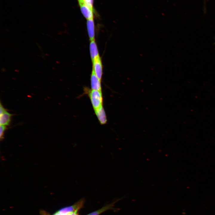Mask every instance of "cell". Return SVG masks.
Instances as JSON below:
<instances>
[{
	"label": "cell",
	"instance_id": "1",
	"mask_svg": "<svg viewBox=\"0 0 215 215\" xmlns=\"http://www.w3.org/2000/svg\"><path fill=\"white\" fill-rule=\"evenodd\" d=\"M87 93L94 110L102 106L103 99L102 91L91 89L88 90Z\"/></svg>",
	"mask_w": 215,
	"mask_h": 215
},
{
	"label": "cell",
	"instance_id": "3",
	"mask_svg": "<svg viewBox=\"0 0 215 215\" xmlns=\"http://www.w3.org/2000/svg\"><path fill=\"white\" fill-rule=\"evenodd\" d=\"M93 70L97 78L101 80L102 75V65L100 57L93 61Z\"/></svg>",
	"mask_w": 215,
	"mask_h": 215
},
{
	"label": "cell",
	"instance_id": "17",
	"mask_svg": "<svg viewBox=\"0 0 215 215\" xmlns=\"http://www.w3.org/2000/svg\"><path fill=\"white\" fill-rule=\"evenodd\" d=\"M78 0L79 3L83 2L84 1L83 0Z\"/></svg>",
	"mask_w": 215,
	"mask_h": 215
},
{
	"label": "cell",
	"instance_id": "7",
	"mask_svg": "<svg viewBox=\"0 0 215 215\" xmlns=\"http://www.w3.org/2000/svg\"><path fill=\"white\" fill-rule=\"evenodd\" d=\"M87 26L90 39V41L95 40V26L93 19L87 20Z\"/></svg>",
	"mask_w": 215,
	"mask_h": 215
},
{
	"label": "cell",
	"instance_id": "16",
	"mask_svg": "<svg viewBox=\"0 0 215 215\" xmlns=\"http://www.w3.org/2000/svg\"><path fill=\"white\" fill-rule=\"evenodd\" d=\"M53 215H68L67 214H64L59 213L58 211L55 213Z\"/></svg>",
	"mask_w": 215,
	"mask_h": 215
},
{
	"label": "cell",
	"instance_id": "10",
	"mask_svg": "<svg viewBox=\"0 0 215 215\" xmlns=\"http://www.w3.org/2000/svg\"><path fill=\"white\" fill-rule=\"evenodd\" d=\"M114 203H112L109 204L106 206H105L98 210L94 211L87 215H99L105 211L112 208Z\"/></svg>",
	"mask_w": 215,
	"mask_h": 215
},
{
	"label": "cell",
	"instance_id": "15",
	"mask_svg": "<svg viewBox=\"0 0 215 215\" xmlns=\"http://www.w3.org/2000/svg\"><path fill=\"white\" fill-rule=\"evenodd\" d=\"M77 211H75L72 213L67 214L68 215H78L77 213Z\"/></svg>",
	"mask_w": 215,
	"mask_h": 215
},
{
	"label": "cell",
	"instance_id": "6",
	"mask_svg": "<svg viewBox=\"0 0 215 215\" xmlns=\"http://www.w3.org/2000/svg\"><path fill=\"white\" fill-rule=\"evenodd\" d=\"M94 111L100 124L101 125L105 124L107 122V119L103 105L95 110Z\"/></svg>",
	"mask_w": 215,
	"mask_h": 215
},
{
	"label": "cell",
	"instance_id": "9",
	"mask_svg": "<svg viewBox=\"0 0 215 215\" xmlns=\"http://www.w3.org/2000/svg\"><path fill=\"white\" fill-rule=\"evenodd\" d=\"M13 115L6 111L0 115V125L7 126L10 125Z\"/></svg>",
	"mask_w": 215,
	"mask_h": 215
},
{
	"label": "cell",
	"instance_id": "14",
	"mask_svg": "<svg viewBox=\"0 0 215 215\" xmlns=\"http://www.w3.org/2000/svg\"><path fill=\"white\" fill-rule=\"evenodd\" d=\"M40 213L42 215H50L48 213L44 211H41Z\"/></svg>",
	"mask_w": 215,
	"mask_h": 215
},
{
	"label": "cell",
	"instance_id": "4",
	"mask_svg": "<svg viewBox=\"0 0 215 215\" xmlns=\"http://www.w3.org/2000/svg\"><path fill=\"white\" fill-rule=\"evenodd\" d=\"M82 14L87 20L93 19V10L89 7L84 1L79 3Z\"/></svg>",
	"mask_w": 215,
	"mask_h": 215
},
{
	"label": "cell",
	"instance_id": "5",
	"mask_svg": "<svg viewBox=\"0 0 215 215\" xmlns=\"http://www.w3.org/2000/svg\"><path fill=\"white\" fill-rule=\"evenodd\" d=\"M90 79L91 89L102 91L101 80L97 78L93 70Z\"/></svg>",
	"mask_w": 215,
	"mask_h": 215
},
{
	"label": "cell",
	"instance_id": "12",
	"mask_svg": "<svg viewBox=\"0 0 215 215\" xmlns=\"http://www.w3.org/2000/svg\"><path fill=\"white\" fill-rule=\"evenodd\" d=\"M85 3L90 8L93 9V0H83Z\"/></svg>",
	"mask_w": 215,
	"mask_h": 215
},
{
	"label": "cell",
	"instance_id": "8",
	"mask_svg": "<svg viewBox=\"0 0 215 215\" xmlns=\"http://www.w3.org/2000/svg\"><path fill=\"white\" fill-rule=\"evenodd\" d=\"M90 51L92 61L100 57L95 40L90 41Z\"/></svg>",
	"mask_w": 215,
	"mask_h": 215
},
{
	"label": "cell",
	"instance_id": "2",
	"mask_svg": "<svg viewBox=\"0 0 215 215\" xmlns=\"http://www.w3.org/2000/svg\"><path fill=\"white\" fill-rule=\"evenodd\" d=\"M83 202L84 201L82 199L72 206L60 209L58 212L61 214H66L74 212L77 211L83 205Z\"/></svg>",
	"mask_w": 215,
	"mask_h": 215
},
{
	"label": "cell",
	"instance_id": "11",
	"mask_svg": "<svg viewBox=\"0 0 215 215\" xmlns=\"http://www.w3.org/2000/svg\"><path fill=\"white\" fill-rule=\"evenodd\" d=\"M0 140H1L4 138V133L7 129V127L6 126L2 125H0Z\"/></svg>",
	"mask_w": 215,
	"mask_h": 215
},
{
	"label": "cell",
	"instance_id": "13",
	"mask_svg": "<svg viewBox=\"0 0 215 215\" xmlns=\"http://www.w3.org/2000/svg\"><path fill=\"white\" fill-rule=\"evenodd\" d=\"M6 111H7L6 109L4 107L1 102L0 104V114H2Z\"/></svg>",
	"mask_w": 215,
	"mask_h": 215
}]
</instances>
